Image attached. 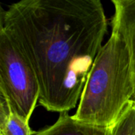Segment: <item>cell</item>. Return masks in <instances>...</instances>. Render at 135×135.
Segmentation results:
<instances>
[{"instance_id":"obj_8","label":"cell","mask_w":135,"mask_h":135,"mask_svg":"<svg viewBox=\"0 0 135 135\" xmlns=\"http://www.w3.org/2000/svg\"><path fill=\"white\" fill-rule=\"evenodd\" d=\"M134 100H135V93H134Z\"/></svg>"},{"instance_id":"obj_2","label":"cell","mask_w":135,"mask_h":135,"mask_svg":"<svg viewBox=\"0 0 135 135\" xmlns=\"http://www.w3.org/2000/svg\"><path fill=\"white\" fill-rule=\"evenodd\" d=\"M134 93L129 50L121 37L112 32L93 62L74 117L83 123L110 127Z\"/></svg>"},{"instance_id":"obj_3","label":"cell","mask_w":135,"mask_h":135,"mask_svg":"<svg viewBox=\"0 0 135 135\" xmlns=\"http://www.w3.org/2000/svg\"><path fill=\"white\" fill-rule=\"evenodd\" d=\"M0 95L15 112L29 122L39 103V83L28 61L2 28H0Z\"/></svg>"},{"instance_id":"obj_5","label":"cell","mask_w":135,"mask_h":135,"mask_svg":"<svg viewBox=\"0 0 135 135\" xmlns=\"http://www.w3.org/2000/svg\"><path fill=\"white\" fill-rule=\"evenodd\" d=\"M34 135H109V127L83 123L67 112H62L54 124Z\"/></svg>"},{"instance_id":"obj_7","label":"cell","mask_w":135,"mask_h":135,"mask_svg":"<svg viewBox=\"0 0 135 135\" xmlns=\"http://www.w3.org/2000/svg\"><path fill=\"white\" fill-rule=\"evenodd\" d=\"M109 135H135V100L124 108L118 119L109 127Z\"/></svg>"},{"instance_id":"obj_1","label":"cell","mask_w":135,"mask_h":135,"mask_svg":"<svg viewBox=\"0 0 135 135\" xmlns=\"http://www.w3.org/2000/svg\"><path fill=\"white\" fill-rule=\"evenodd\" d=\"M107 28L100 0H21L1 11L0 28L32 66L39 104L53 112L80 100Z\"/></svg>"},{"instance_id":"obj_6","label":"cell","mask_w":135,"mask_h":135,"mask_svg":"<svg viewBox=\"0 0 135 135\" xmlns=\"http://www.w3.org/2000/svg\"><path fill=\"white\" fill-rule=\"evenodd\" d=\"M0 135H33L29 122L15 112L0 95Z\"/></svg>"},{"instance_id":"obj_4","label":"cell","mask_w":135,"mask_h":135,"mask_svg":"<svg viewBox=\"0 0 135 135\" xmlns=\"http://www.w3.org/2000/svg\"><path fill=\"white\" fill-rule=\"evenodd\" d=\"M115 7L112 32L119 36L130 53L135 78V0H112Z\"/></svg>"}]
</instances>
